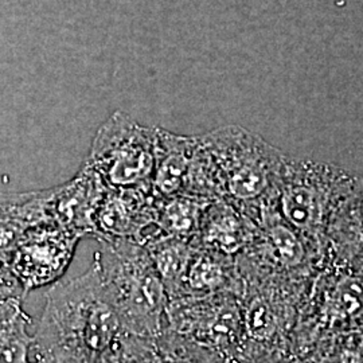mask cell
I'll return each mask as SVG.
<instances>
[{"instance_id":"cell-1","label":"cell","mask_w":363,"mask_h":363,"mask_svg":"<svg viewBox=\"0 0 363 363\" xmlns=\"http://www.w3.org/2000/svg\"><path fill=\"white\" fill-rule=\"evenodd\" d=\"M124 333L97 269L55 283L45 296L30 355L97 363Z\"/></svg>"},{"instance_id":"cell-2","label":"cell","mask_w":363,"mask_h":363,"mask_svg":"<svg viewBox=\"0 0 363 363\" xmlns=\"http://www.w3.org/2000/svg\"><path fill=\"white\" fill-rule=\"evenodd\" d=\"M91 265L124 333L155 337L167 327L169 298L143 245L132 240L100 241Z\"/></svg>"},{"instance_id":"cell-3","label":"cell","mask_w":363,"mask_h":363,"mask_svg":"<svg viewBox=\"0 0 363 363\" xmlns=\"http://www.w3.org/2000/svg\"><path fill=\"white\" fill-rule=\"evenodd\" d=\"M156 142V130L142 128L127 117H113L99 132L86 166L106 189L151 190Z\"/></svg>"},{"instance_id":"cell-4","label":"cell","mask_w":363,"mask_h":363,"mask_svg":"<svg viewBox=\"0 0 363 363\" xmlns=\"http://www.w3.org/2000/svg\"><path fill=\"white\" fill-rule=\"evenodd\" d=\"M81 240L78 234L55 223L30 229L9 259L10 269L25 294L58 283L72 264Z\"/></svg>"},{"instance_id":"cell-5","label":"cell","mask_w":363,"mask_h":363,"mask_svg":"<svg viewBox=\"0 0 363 363\" xmlns=\"http://www.w3.org/2000/svg\"><path fill=\"white\" fill-rule=\"evenodd\" d=\"M156 202L152 190L106 189L93 217L91 237L99 242L132 240L144 245L157 234Z\"/></svg>"},{"instance_id":"cell-6","label":"cell","mask_w":363,"mask_h":363,"mask_svg":"<svg viewBox=\"0 0 363 363\" xmlns=\"http://www.w3.org/2000/svg\"><path fill=\"white\" fill-rule=\"evenodd\" d=\"M105 187L97 174L86 164L77 177L49 190V217L81 238L91 235L93 217L104 195Z\"/></svg>"},{"instance_id":"cell-7","label":"cell","mask_w":363,"mask_h":363,"mask_svg":"<svg viewBox=\"0 0 363 363\" xmlns=\"http://www.w3.org/2000/svg\"><path fill=\"white\" fill-rule=\"evenodd\" d=\"M48 202L49 190L0 195V259L9 262L30 229L52 223Z\"/></svg>"},{"instance_id":"cell-8","label":"cell","mask_w":363,"mask_h":363,"mask_svg":"<svg viewBox=\"0 0 363 363\" xmlns=\"http://www.w3.org/2000/svg\"><path fill=\"white\" fill-rule=\"evenodd\" d=\"M196 143L157 132L156 162L151 190L157 199L184 195Z\"/></svg>"},{"instance_id":"cell-9","label":"cell","mask_w":363,"mask_h":363,"mask_svg":"<svg viewBox=\"0 0 363 363\" xmlns=\"http://www.w3.org/2000/svg\"><path fill=\"white\" fill-rule=\"evenodd\" d=\"M255 139L238 135L240 155L228 157L229 164L225 174V187L228 193L240 201H250L262 194L268 186V171L262 150Z\"/></svg>"},{"instance_id":"cell-10","label":"cell","mask_w":363,"mask_h":363,"mask_svg":"<svg viewBox=\"0 0 363 363\" xmlns=\"http://www.w3.org/2000/svg\"><path fill=\"white\" fill-rule=\"evenodd\" d=\"M143 247L164 286L169 300L178 298L194 250L193 242L169 235H155Z\"/></svg>"},{"instance_id":"cell-11","label":"cell","mask_w":363,"mask_h":363,"mask_svg":"<svg viewBox=\"0 0 363 363\" xmlns=\"http://www.w3.org/2000/svg\"><path fill=\"white\" fill-rule=\"evenodd\" d=\"M203 205L206 203L201 198L189 195L157 199L155 214L157 234L193 242L199 230Z\"/></svg>"},{"instance_id":"cell-12","label":"cell","mask_w":363,"mask_h":363,"mask_svg":"<svg viewBox=\"0 0 363 363\" xmlns=\"http://www.w3.org/2000/svg\"><path fill=\"white\" fill-rule=\"evenodd\" d=\"M31 318L22 307V298L0 303V363H27L34 335L28 333Z\"/></svg>"},{"instance_id":"cell-13","label":"cell","mask_w":363,"mask_h":363,"mask_svg":"<svg viewBox=\"0 0 363 363\" xmlns=\"http://www.w3.org/2000/svg\"><path fill=\"white\" fill-rule=\"evenodd\" d=\"M199 232L206 245L217 247L225 253H233L244 241L242 225L238 217L233 210L222 205H216L202 213Z\"/></svg>"},{"instance_id":"cell-14","label":"cell","mask_w":363,"mask_h":363,"mask_svg":"<svg viewBox=\"0 0 363 363\" xmlns=\"http://www.w3.org/2000/svg\"><path fill=\"white\" fill-rule=\"evenodd\" d=\"M151 363H220L214 352L166 327L152 339Z\"/></svg>"},{"instance_id":"cell-15","label":"cell","mask_w":363,"mask_h":363,"mask_svg":"<svg viewBox=\"0 0 363 363\" xmlns=\"http://www.w3.org/2000/svg\"><path fill=\"white\" fill-rule=\"evenodd\" d=\"M225 281V271L218 259L194 247L178 298H191L220 288ZM174 300V298H172Z\"/></svg>"},{"instance_id":"cell-16","label":"cell","mask_w":363,"mask_h":363,"mask_svg":"<svg viewBox=\"0 0 363 363\" xmlns=\"http://www.w3.org/2000/svg\"><path fill=\"white\" fill-rule=\"evenodd\" d=\"M152 339L123 333L97 363H151Z\"/></svg>"},{"instance_id":"cell-17","label":"cell","mask_w":363,"mask_h":363,"mask_svg":"<svg viewBox=\"0 0 363 363\" xmlns=\"http://www.w3.org/2000/svg\"><path fill=\"white\" fill-rule=\"evenodd\" d=\"M283 208L288 220L294 225L306 228L316 217V202L311 190L307 187H294L286 191Z\"/></svg>"},{"instance_id":"cell-18","label":"cell","mask_w":363,"mask_h":363,"mask_svg":"<svg viewBox=\"0 0 363 363\" xmlns=\"http://www.w3.org/2000/svg\"><path fill=\"white\" fill-rule=\"evenodd\" d=\"M245 325L249 335L257 340H264L272 335L274 330L272 313L264 301L255 300L250 304L245 316Z\"/></svg>"},{"instance_id":"cell-19","label":"cell","mask_w":363,"mask_h":363,"mask_svg":"<svg viewBox=\"0 0 363 363\" xmlns=\"http://www.w3.org/2000/svg\"><path fill=\"white\" fill-rule=\"evenodd\" d=\"M273 244L288 265H296L303 259V247L296 235L284 226H274L271 232Z\"/></svg>"},{"instance_id":"cell-20","label":"cell","mask_w":363,"mask_h":363,"mask_svg":"<svg viewBox=\"0 0 363 363\" xmlns=\"http://www.w3.org/2000/svg\"><path fill=\"white\" fill-rule=\"evenodd\" d=\"M337 298L340 308L350 316L363 312V284L357 279H345L339 283Z\"/></svg>"},{"instance_id":"cell-21","label":"cell","mask_w":363,"mask_h":363,"mask_svg":"<svg viewBox=\"0 0 363 363\" xmlns=\"http://www.w3.org/2000/svg\"><path fill=\"white\" fill-rule=\"evenodd\" d=\"M25 295L26 294L15 279L9 262L0 259V303L10 298H23Z\"/></svg>"},{"instance_id":"cell-22","label":"cell","mask_w":363,"mask_h":363,"mask_svg":"<svg viewBox=\"0 0 363 363\" xmlns=\"http://www.w3.org/2000/svg\"><path fill=\"white\" fill-rule=\"evenodd\" d=\"M33 357V359H28L27 363H61L49 357H43V355H30V358Z\"/></svg>"}]
</instances>
